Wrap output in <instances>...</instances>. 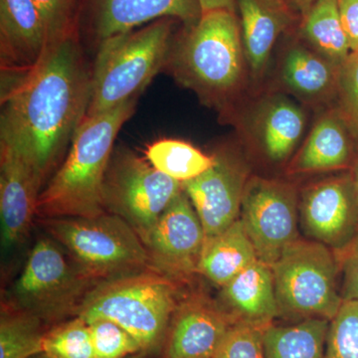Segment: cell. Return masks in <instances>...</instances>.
<instances>
[{
  "label": "cell",
  "instance_id": "4fadbf2b",
  "mask_svg": "<svg viewBox=\"0 0 358 358\" xmlns=\"http://www.w3.org/2000/svg\"><path fill=\"white\" fill-rule=\"evenodd\" d=\"M213 166L199 178L183 183L206 239L227 229L240 217L248 173L243 162L230 152L214 155Z\"/></svg>",
  "mask_w": 358,
  "mask_h": 358
},
{
  "label": "cell",
  "instance_id": "8fae6325",
  "mask_svg": "<svg viewBox=\"0 0 358 358\" xmlns=\"http://www.w3.org/2000/svg\"><path fill=\"white\" fill-rule=\"evenodd\" d=\"M205 240L203 226L185 190L143 238L152 267L178 282L199 274Z\"/></svg>",
  "mask_w": 358,
  "mask_h": 358
},
{
  "label": "cell",
  "instance_id": "7a4b0ae2",
  "mask_svg": "<svg viewBox=\"0 0 358 358\" xmlns=\"http://www.w3.org/2000/svg\"><path fill=\"white\" fill-rule=\"evenodd\" d=\"M136 99L85 117L69 152L40 192L37 215L42 219L95 217L106 213L103 182L117 134L131 117Z\"/></svg>",
  "mask_w": 358,
  "mask_h": 358
},
{
  "label": "cell",
  "instance_id": "7402d4cb",
  "mask_svg": "<svg viewBox=\"0 0 358 358\" xmlns=\"http://www.w3.org/2000/svg\"><path fill=\"white\" fill-rule=\"evenodd\" d=\"M305 126L306 115L296 103L285 96H274L261 108L256 134L268 159L282 162L294 152Z\"/></svg>",
  "mask_w": 358,
  "mask_h": 358
},
{
  "label": "cell",
  "instance_id": "f546056e",
  "mask_svg": "<svg viewBox=\"0 0 358 358\" xmlns=\"http://www.w3.org/2000/svg\"><path fill=\"white\" fill-rule=\"evenodd\" d=\"M95 358H128L143 352L140 343L119 324L108 320L90 322Z\"/></svg>",
  "mask_w": 358,
  "mask_h": 358
},
{
  "label": "cell",
  "instance_id": "484cf974",
  "mask_svg": "<svg viewBox=\"0 0 358 358\" xmlns=\"http://www.w3.org/2000/svg\"><path fill=\"white\" fill-rule=\"evenodd\" d=\"M145 159L157 171L180 183L199 178L214 164L209 157L190 143L178 140H160L148 145Z\"/></svg>",
  "mask_w": 358,
  "mask_h": 358
},
{
  "label": "cell",
  "instance_id": "ab89813d",
  "mask_svg": "<svg viewBox=\"0 0 358 358\" xmlns=\"http://www.w3.org/2000/svg\"><path fill=\"white\" fill-rule=\"evenodd\" d=\"M296 1L301 2V3H308V2H312L313 0H296Z\"/></svg>",
  "mask_w": 358,
  "mask_h": 358
},
{
  "label": "cell",
  "instance_id": "f1b7e54d",
  "mask_svg": "<svg viewBox=\"0 0 358 358\" xmlns=\"http://www.w3.org/2000/svg\"><path fill=\"white\" fill-rule=\"evenodd\" d=\"M326 358H358V301H343L329 322Z\"/></svg>",
  "mask_w": 358,
  "mask_h": 358
},
{
  "label": "cell",
  "instance_id": "8992f818",
  "mask_svg": "<svg viewBox=\"0 0 358 358\" xmlns=\"http://www.w3.org/2000/svg\"><path fill=\"white\" fill-rule=\"evenodd\" d=\"M42 223L52 239L96 282L152 268L140 235L110 212L95 217L43 219Z\"/></svg>",
  "mask_w": 358,
  "mask_h": 358
},
{
  "label": "cell",
  "instance_id": "60d3db41",
  "mask_svg": "<svg viewBox=\"0 0 358 358\" xmlns=\"http://www.w3.org/2000/svg\"><path fill=\"white\" fill-rule=\"evenodd\" d=\"M272 1L275 2V3L284 4V0H272Z\"/></svg>",
  "mask_w": 358,
  "mask_h": 358
},
{
  "label": "cell",
  "instance_id": "ffe728a7",
  "mask_svg": "<svg viewBox=\"0 0 358 358\" xmlns=\"http://www.w3.org/2000/svg\"><path fill=\"white\" fill-rule=\"evenodd\" d=\"M245 57L254 76L262 75L273 47L289 23L284 4L272 0H236Z\"/></svg>",
  "mask_w": 358,
  "mask_h": 358
},
{
  "label": "cell",
  "instance_id": "9c48e42d",
  "mask_svg": "<svg viewBox=\"0 0 358 358\" xmlns=\"http://www.w3.org/2000/svg\"><path fill=\"white\" fill-rule=\"evenodd\" d=\"M182 190V183L122 148L110 157L103 182V204L106 211L124 219L143 240Z\"/></svg>",
  "mask_w": 358,
  "mask_h": 358
},
{
  "label": "cell",
  "instance_id": "5b68a950",
  "mask_svg": "<svg viewBox=\"0 0 358 358\" xmlns=\"http://www.w3.org/2000/svg\"><path fill=\"white\" fill-rule=\"evenodd\" d=\"M244 54L236 15L215 10L202 14L169 60L181 83L214 102L239 85Z\"/></svg>",
  "mask_w": 358,
  "mask_h": 358
},
{
  "label": "cell",
  "instance_id": "ac0fdd59",
  "mask_svg": "<svg viewBox=\"0 0 358 358\" xmlns=\"http://www.w3.org/2000/svg\"><path fill=\"white\" fill-rule=\"evenodd\" d=\"M220 289L218 305L233 324L266 329L280 315L272 268L259 259Z\"/></svg>",
  "mask_w": 358,
  "mask_h": 358
},
{
  "label": "cell",
  "instance_id": "8d00e7d4",
  "mask_svg": "<svg viewBox=\"0 0 358 358\" xmlns=\"http://www.w3.org/2000/svg\"><path fill=\"white\" fill-rule=\"evenodd\" d=\"M353 179H355V188H357V199H358V162L357 167H355V174H353Z\"/></svg>",
  "mask_w": 358,
  "mask_h": 358
},
{
  "label": "cell",
  "instance_id": "cb8c5ba5",
  "mask_svg": "<svg viewBox=\"0 0 358 358\" xmlns=\"http://www.w3.org/2000/svg\"><path fill=\"white\" fill-rule=\"evenodd\" d=\"M331 320L307 319L291 327H275L264 331L267 358H326L327 333Z\"/></svg>",
  "mask_w": 358,
  "mask_h": 358
},
{
  "label": "cell",
  "instance_id": "f35d334b",
  "mask_svg": "<svg viewBox=\"0 0 358 358\" xmlns=\"http://www.w3.org/2000/svg\"><path fill=\"white\" fill-rule=\"evenodd\" d=\"M33 358H51L49 357L48 355H44V353H41V355H37V357Z\"/></svg>",
  "mask_w": 358,
  "mask_h": 358
},
{
  "label": "cell",
  "instance_id": "d4e9b609",
  "mask_svg": "<svg viewBox=\"0 0 358 358\" xmlns=\"http://www.w3.org/2000/svg\"><path fill=\"white\" fill-rule=\"evenodd\" d=\"M301 33L313 50L339 67L352 53L341 22L338 0H315L303 21Z\"/></svg>",
  "mask_w": 358,
  "mask_h": 358
},
{
  "label": "cell",
  "instance_id": "d590c367",
  "mask_svg": "<svg viewBox=\"0 0 358 358\" xmlns=\"http://www.w3.org/2000/svg\"><path fill=\"white\" fill-rule=\"evenodd\" d=\"M202 14L215 10H227L236 13V0H197Z\"/></svg>",
  "mask_w": 358,
  "mask_h": 358
},
{
  "label": "cell",
  "instance_id": "836d02e7",
  "mask_svg": "<svg viewBox=\"0 0 358 358\" xmlns=\"http://www.w3.org/2000/svg\"><path fill=\"white\" fill-rule=\"evenodd\" d=\"M336 255L343 274V301H358V232L352 241Z\"/></svg>",
  "mask_w": 358,
  "mask_h": 358
},
{
  "label": "cell",
  "instance_id": "6da1fadb",
  "mask_svg": "<svg viewBox=\"0 0 358 358\" xmlns=\"http://www.w3.org/2000/svg\"><path fill=\"white\" fill-rule=\"evenodd\" d=\"M91 73L75 33L49 47L34 69L2 93L0 145L22 155L42 181L86 117Z\"/></svg>",
  "mask_w": 358,
  "mask_h": 358
},
{
  "label": "cell",
  "instance_id": "e575fe53",
  "mask_svg": "<svg viewBox=\"0 0 358 358\" xmlns=\"http://www.w3.org/2000/svg\"><path fill=\"white\" fill-rule=\"evenodd\" d=\"M339 14L352 53L358 52V0H338Z\"/></svg>",
  "mask_w": 358,
  "mask_h": 358
},
{
  "label": "cell",
  "instance_id": "83f0119b",
  "mask_svg": "<svg viewBox=\"0 0 358 358\" xmlns=\"http://www.w3.org/2000/svg\"><path fill=\"white\" fill-rule=\"evenodd\" d=\"M43 353L51 358H95L89 324L75 317L53 327L45 334Z\"/></svg>",
  "mask_w": 358,
  "mask_h": 358
},
{
  "label": "cell",
  "instance_id": "1f68e13d",
  "mask_svg": "<svg viewBox=\"0 0 358 358\" xmlns=\"http://www.w3.org/2000/svg\"><path fill=\"white\" fill-rule=\"evenodd\" d=\"M48 33L49 47L76 33L79 0H34Z\"/></svg>",
  "mask_w": 358,
  "mask_h": 358
},
{
  "label": "cell",
  "instance_id": "ba28073f",
  "mask_svg": "<svg viewBox=\"0 0 358 358\" xmlns=\"http://www.w3.org/2000/svg\"><path fill=\"white\" fill-rule=\"evenodd\" d=\"M96 282L54 240L40 239L13 287V308L44 324L76 317L85 296Z\"/></svg>",
  "mask_w": 358,
  "mask_h": 358
},
{
  "label": "cell",
  "instance_id": "d6a6232c",
  "mask_svg": "<svg viewBox=\"0 0 358 358\" xmlns=\"http://www.w3.org/2000/svg\"><path fill=\"white\" fill-rule=\"evenodd\" d=\"M338 88L343 117L358 134V52L350 53L339 69Z\"/></svg>",
  "mask_w": 358,
  "mask_h": 358
},
{
  "label": "cell",
  "instance_id": "30bf717a",
  "mask_svg": "<svg viewBox=\"0 0 358 358\" xmlns=\"http://www.w3.org/2000/svg\"><path fill=\"white\" fill-rule=\"evenodd\" d=\"M299 201L296 188L288 182L248 178L239 219L259 260L272 266L300 238Z\"/></svg>",
  "mask_w": 358,
  "mask_h": 358
},
{
  "label": "cell",
  "instance_id": "603a6c76",
  "mask_svg": "<svg viewBox=\"0 0 358 358\" xmlns=\"http://www.w3.org/2000/svg\"><path fill=\"white\" fill-rule=\"evenodd\" d=\"M339 66L303 46L289 48L282 65V79L303 98H322L338 87Z\"/></svg>",
  "mask_w": 358,
  "mask_h": 358
},
{
  "label": "cell",
  "instance_id": "74e56055",
  "mask_svg": "<svg viewBox=\"0 0 358 358\" xmlns=\"http://www.w3.org/2000/svg\"><path fill=\"white\" fill-rule=\"evenodd\" d=\"M147 352H140L136 353V355H131V357H129L128 358H145V357H147Z\"/></svg>",
  "mask_w": 358,
  "mask_h": 358
},
{
  "label": "cell",
  "instance_id": "9a60e30c",
  "mask_svg": "<svg viewBox=\"0 0 358 358\" xmlns=\"http://www.w3.org/2000/svg\"><path fill=\"white\" fill-rule=\"evenodd\" d=\"M217 301L203 294L179 301L164 341V358H212L232 326Z\"/></svg>",
  "mask_w": 358,
  "mask_h": 358
},
{
  "label": "cell",
  "instance_id": "44dd1931",
  "mask_svg": "<svg viewBox=\"0 0 358 358\" xmlns=\"http://www.w3.org/2000/svg\"><path fill=\"white\" fill-rule=\"evenodd\" d=\"M257 260L255 248L238 219L227 229L205 240L199 274L222 288Z\"/></svg>",
  "mask_w": 358,
  "mask_h": 358
},
{
  "label": "cell",
  "instance_id": "d6986e66",
  "mask_svg": "<svg viewBox=\"0 0 358 358\" xmlns=\"http://www.w3.org/2000/svg\"><path fill=\"white\" fill-rule=\"evenodd\" d=\"M343 115L331 113L313 127L305 145L289 166L292 173L345 169L352 159V143Z\"/></svg>",
  "mask_w": 358,
  "mask_h": 358
},
{
  "label": "cell",
  "instance_id": "4dcf8cb0",
  "mask_svg": "<svg viewBox=\"0 0 358 358\" xmlns=\"http://www.w3.org/2000/svg\"><path fill=\"white\" fill-rule=\"evenodd\" d=\"M264 331L251 324H232L212 358H267Z\"/></svg>",
  "mask_w": 358,
  "mask_h": 358
},
{
  "label": "cell",
  "instance_id": "2e32d148",
  "mask_svg": "<svg viewBox=\"0 0 358 358\" xmlns=\"http://www.w3.org/2000/svg\"><path fill=\"white\" fill-rule=\"evenodd\" d=\"M0 150L2 246L11 249L24 240L31 227L43 181L22 155L4 145Z\"/></svg>",
  "mask_w": 358,
  "mask_h": 358
},
{
  "label": "cell",
  "instance_id": "3957f363",
  "mask_svg": "<svg viewBox=\"0 0 358 358\" xmlns=\"http://www.w3.org/2000/svg\"><path fill=\"white\" fill-rule=\"evenodd\" d=\"M179 282L154 268L96 282L78 310L87 324L108 320L140 343L143 352L157 350L166 338L179 303Z\"/></svg>",
  "mask_w": 358,
  "mask_h": 358
},
{
  "label": "cell",
  "instance_id": "5bb4252c",
  "mask_svg": "<svg viewBox=\"0 0 358 358\" xmlns=\"http://www.w3.org/2000/svg\"><path fill=\"white\" fill-rule=\"evenodd\" d=\"M80 11L99 42L162 18L193 26L202 15L197 0H79Z\"/></svg>",
  "mask_w": 358,
  "mask_h": 358
},
{
  "label": "cell",
  "instance_id": "e0dca14e",
  "mask_svg": "<svg viewBox=\"0 0 358 358\" xmlns=\"http://www.w3.org/2000/svg\"><path fill=\"white\" fill-rule=\"evenodd\" d=\"M2 68L24 75L49 49L48 33L34 0H0Z\"/></svg>",
  "mask_w": 358,
  "mask_h": 358
},
{
  "label": "cell",
  "instance_id": "52a82bcc",
  "mask_svg": "<svg viewBox=\"0 0 358 358\" xmlns=\"http://www.w3.org/2000/svg\"><path fill=\"white\" fill-rule=\"evenodd\" d=\"M280 315L331 320L343 303L341 266L326 245L299 238L271 266Z\"/></svg>",
  "mask_w": 358,
  "mask_h": 358
},
{
  "label": "cell",
  "instance_id": "7c38bea8",
  "mask_svg": "<svg viewBox=\"0 0 358 358\" xmlns=\"http://www.w3.org/2000/svg\"><path fill=\"white\" fill-rule=\"evenodd\" d=\"M299 215L307 239L343 251L358 232V199L352 176L322 179L306 187Z\"/></svg>",
  "mask_w": 358,
  "mask_h": 358
},
{
  "label": "cell",
  "instance_id": "4316f807",
  "mask_svg": "<svg viewBox=\"0 0 358 358\" xmlns=\"http://www.w3.org/2000/svg\"><path fill=\"white\" fill-rule=\"evenodd\" d=\"M44 322L11 308L0 320V358H33L43 353Z\"/></svg>",
  "mask_w": 358,
  "mask_h": 358
},
{
  "label": "cell",
  "instance_id": "277c9868",
  "mask_svg": "<svg viewBox=\"0 0 358 358\" xmlns=\"http://www.w3.org/2000/svg\"><path fill=\"white\" fill-rule=\"evenodd\" d=\"M171 37V22L162 18L100 42L86 117L136 99L169 61Z\"/></svg>",
  "mask_w": 358,
  "mask_h": 358
}]
</instances>
